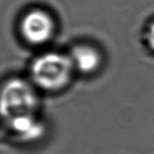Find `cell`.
Segmentation results:
<instances>
[{"label":"cell","mask_w":154,"mask_h":154,"mask_svg":"<svg viewBox=\"0 0 154 154\" xmlns=\"http://www.w3.org/2000/svg\"><path fill=\"white\" fill-rule=\"evenodd\" d=\"M54 22L48 14L35 9L27 14L21 22V33L28 43L42 45L54 33Z\"/></svg>","instance_id":"obj_3"},{"label":"cell","mask_w":154,"mask_h":154,"mask_svg":"<svg viewBox=\"0 0 154 154\" xmlns=\"http://www.w3.org/2000/svg\"><path fill=\"white\" fill-rule=\"evenodd\" d=\"M14 135L23 141H33L42 137L44 133L43 124L37 120L35 114H27L6 121Z\"/></svg>","instance_id":"obj_4"},{"label":"cell","mask_w":154,"mask_h":154,"mask_svg":"<svg viewBox=\"0 0 154 154\" xmlns=\"http://www.w3.org/2000/svg\"><path fill=\"white\" fill-rule=\"evenodd\" d=\"M147 42L151 49L154 51V22L151 24L147 32Z\"/></svg>","instance_id":"obj_6"},{"label":"cell","mask_w":154,"mask_h":154,"mask_svg":"<svg viewBox=\"0 0 154 154\" xmlns=\"http://www.w3.org/2000/svg\"><path fill=\"white\" fill-rule=\"evenodd\" d=\"M74 70L69 56L48 52L34 60L31 66V75L38 87L47 91H56L69 83Z\"/></svg>","instance_id":"obj_1"},{"label":"cell","mask_w":154,"mask_h":154,"mask_svg":"<svg viewBox=\"0 0 154 154\" xmlns=\"http://www.w3.org/2000/svg\"><path fill=\"white\" fill-rule=\"evenodd\" d=\"M38 106L37 94L23 80H11L1 94V112L6 121L27 114H35Z\"/></svg>","instance_id":"obj_2"},{"label":"cell","mask_w":154,"mask_h":154,"mask_svg":"<svg viewBox=\"0 0 154 154\" xmlns=\"http://www.w3.org/2000/svg\"><path fill=\"white\" fill-rule=\"evenodd\" d=\"M74 69L81 73H92L100 65L101 57L97 50L86 45L75 47L69 55Z\"/></svg>","instance_id":"obj_5"}]
</instances>
